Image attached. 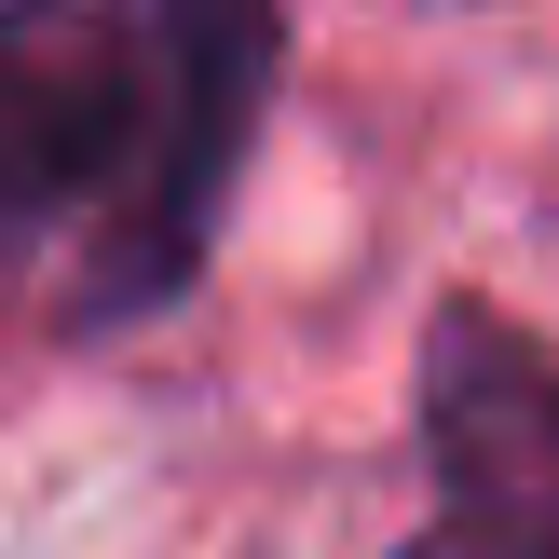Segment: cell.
I'll list each match as a JSON object with an SVG mask.
<instances>
[{"label":"cell","instance_id":"2","mask_svg":"<svg viewBox=\"0 0 559 559\" xmlns=\"http://www.w3.org/2000/svg\"><path fill=\"white\" fill-rule=\"evenodd\" d=\"M424 464L437 506L396 559H559V355L451 300L424 328Z\"/></svg>","mask_w":559,"mask_h":559},{"label":"cell","instance_id":"1","mask_svg":"<svg viewBox=\"0 0 559 559\" xmlns=\"http://www.w3.org/2000/svg\"><path fill=\"white\" fill-rule=\"evenodd\" d=\"M273 14L205 0H0V328H136L191 287L260 96Z\"/></svg>","mask_w":559,"mask_h":559}]
</instances>
